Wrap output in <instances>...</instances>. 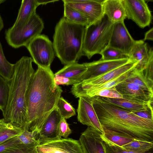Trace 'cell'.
I'll return each instance as SVG.
<instances>
[{
    "label": "cell",
    "instance_id": "1",
    "mask_svg": "<svg viewBox=\"0 0 153 153\" xmlns=\"http://www.w3.org/2000/svg\"><path fill=\"white\" fill-rule=\"evenodd\" d=\"M50 69L38 66L31 80L26 96L27 130L38 133L63 91Z\"/></svg>",
    "mask_w": 153,
    "mask_h": 153
},
{
    "label": "cell",
    "instance_id": "2",
    "mask_svg": "<svg viewBox=\"0 0 153 153\" xmlns=\"http://www.w3.org/2000/svg\"><path fill=\"white\" fill-rule=\"evenodd\" d=\"M93 97V106L102 128L128 134L136 140L153 142V120L106 103L98 96Z\"/></svg>",
    "mask_w": 153,
    "mask_h": 153
},
{
    "label": "cell",
    "instance_id": "3",
    "mask_svg": "<svg viewBox=\"0 0 153 153\" xmlns=\"http://www.w3.org/2000/svg\"><path fill=\"white\" fill-rule=\"evenodd\" d=\"M31 57L23 56L14 64L11 78L7 81L9 94L7 106L3 114L7 122L23 130H27L26 96L35 71Z\"/></svg>",
    "mask_w": 153,
    "mask_h": 153
},
{
    "label": "cell",
    "instance_id": "4",
    "mask_svg": "<svg viewBox=\"0 0 153 153\" xmlns=\"http://www.w3.org/2000/svg\"><path fill=\"white\" fill-rule=\"evenodd\" d=\"M85 27L70 22L63 16L57 23L53 44L55 55L62 64L77 62L83 56Z\"/></svg>",
    "mask_w": 153,
    "mask_h": 153
},
{
    "label": "cell",
    "instance_id": "5",
    "mask_svg": "<svg viewBox=\"0 0 153 153\" xmlns=\"http://www.w3.org/2000/svg\"><path fill=\"white\" fill-rule=\"evenodd\" d=\"M113 25L104 15L99 21L85 27L83 56L90 59L95 54H100L108 45Z\"/></svg>",
    "mask_w": 153,
    "mask_h": 153
},
{
    "label": "cell",
    "instance_id": "6",
    "mask_svg": "<svg viewBox=\"0 0 153 153\" xmlns=\"http://www.w3.org/2000/svg\"><path fill=\"white\" fill-rule=\"evenodd\" d=\"M44 28L42 20L36 13L22 29L17 31L7 30L5 38L8 45L13 48L26 47L33 39L41 34Z\"/></svg>",
    "mask_w": 153,
    "mask_h": 153
},
{
    "label": "cell",
    "instance_id": "7",
    "mask_svg": "<svg viewBox=\"0 0 153 153\" xmlns=\"http://www.w3.org/2000/svg\"><path fill=\"white\" fill-rule=\"evenodd\" d=\"M38 66L50 69L55 58L53 43L48 37L40 34L33 39L26 47Z\"/></svg>",
    "mask_w": 153,
    "mask_h": 153
},
{
    "label": "cell",
    "instance_id": "8",
    "mask_svg": "<svg viewBox=\"0 0 153 153\" xmlns=\"http://www.w3.org/2000/svg\"><path fill=\"white\" fill-rule=\"evenodd\" d=\"M37 153H83L79 140L58 136L51 139L38 140Z\"/></svg>",
    "mask_w": 153,
    "mask_h": 153
},
{
    "label": "cell",
    "instance_id": "9",
    "mask_svg": "<svg viewBox=\"0 0 153 153\" xmlns=\"http://www.w3.org/2000/svg\"><path fill=\"white\" fill-rule=\"evenodd\" d=\"M126 18L143 28L150 25L152 19L151 12L144 0H122Z\"/></svg>",
    "mask_w": 153,
    "mask_h": 153
},
{
    "label": "cell",
    "instance_id": "10",
    "mask_svg": "<svg viewBox=\"0 0 153 153\" xmlns=\"http://www.w3.org/2000/svg\"><path fill=\"white\" fill-rule=\"evenodd\" d=\"M135 42L128 30L124 22L113 24L108 46L121 51L128 56Z\"/></svg>",
    "mask_w": 153,
    "mask_h": 153
},
{
    "label": "cell",
    "instance_id": "11",
    "mask_svg": "<svg viewBox=\"0 0 153 153\" xmlns=\"http://www.w3.org/2000/svg\"><path fill=\"white\" fill-rule=\"evenodd\" d=\"M79 98L77 109L78 121L102 134L103 129L93 106V97L82 96Z\"/></svg>",
    "mask_w": 153,
    "mask_h": 153
},
{
    "label": "cell",
    "instance_id": "12",
    "mask_svg": "<svg viewBox=\"0 0 153 153\" xmlns=\"http://www.w3.org/2000/svg\"><path fill=\"white\" fill-rule=\"evenodd\" d=\"M104 0H63L70 6L78 10L88 19L89 25L101 19L104 16L102 3Z\"/></svg>",
    "mask_w": 153,
    "mask_h": 153
},
{
    "label": "cell",
    "instance_id": "13",
    "mask_svg": "<svg viewBox=\"0 0 153 153\" xmlns=\"http://www.w3.org/2000/svg\"><path fill=\"white\" fill-rule=\"evenodd\" d=\"M129 60V58L113 60L100 59L91 62L84 63L87 70L80 78L79 82L91 80L104 74L127 63Z\"/></svg>",
    "mask_w": 153,
    "mask_h": 153
},
{
    "label": "cell",
    "instance_id": "14",
    "mask_svg": "<svg viewBox=\"0 0 153 153\" xmlns=\"http://www.w3.org/2000/svg\"><path fill=\"white\" fill-rule=\"evenodd\" d=\"M87 70L84 63L76 62L65 65L54 74L55 82L58 85H73L79 82Z\"/></svg>",
    "mask_w": 153,
    "mask_h": 153
},
{
    "label": "cell",
    "instance_id": "15",
    "mask_svg": "<svg viewBox=\"0 0 153 153\" xmlns=\"http://www.w3.org/2000/svg\"><path fill=\"white\" fill-rule=\"evenodd\" d=\"M101 134L89 126L81 133L79 141L83 153H106Z\"/></svg>",
    "mask_w": 153,
    "mask_h": 153
},
{
    "label": "cell",
    "instance_id": "16",
    "mask_svg": "<svg viewBox=\"0 0 153 153\" xmlns=\"http://www.w3.org/2000/svg\"><path fill=\"white\" fill-rule=\"evenodd\" d=\"M115 88L123 98L146 102L153 101V93L133 82L126 80Z\"/></svg>",
    "mask_w": 153,
    "mask_h": 153
},
{
    "label": "cell",
    "instance_id": "17",
    "mask_svg": "<svg viewBox=\"0 0 153 153\" xmlns=\"http://www.w3.org/2000/svg\"><path fill=\"white\" fill-rule=\"evenodd\" d=\"M128 57L130 60L137 62L134 67L137 70L143 71L153 59V49H149L147 44L143 40H135Z\"/></svg>",
    "mask_w": 153,
    "mask_h": 153
},
{
    "label": "cell",
    "instance_id": "18",
    "mask_svg": "<svg viewBox=\"0 0 153 153\" xmlns=\"http://www.w3.org/2000/svg\"><path fill=\"white\" fill-rule=\"evenodd\" d=\"M137 62L130 60L127 63L104 74L93 79L77 83L80 85L87 86L98 85L114 80L134 68Z\"/></svg>",
    "mask_w": 153,
    "mask_h": 153
},
{
    "label": "cell",
    "instance_id": "19",
    "mask_svg": "<svg viewBox=\"0 0 153 153\" xmlns=\"http://www.w3.org/2000/svg\"><path fill=\"white\" fill-rule=\"evenodd\" d=\"M39 6L36 0H22L16 20L13 26L8 29L17 31L23 28L36 13V9Z\"/></svg>",
    "mask_w": 153,
    "mask_h": 153
},
{
    "label": "cell",
    "instance_id": "20",
    "mask_svg": "<svg viewBox=\"0 0 153 153\" xmlns=\"http://www.w3.org/2000/svg\"><path fill=\"white\" fill-rule=\"evenodd\" d=\"M62 117L56 107L48 115L40 129L37 139L55 138L58 135V126Z\"/></svg>",
    "mask_w": 153,
    "mask_h": 153
},
{
    "label": "cell",
    "instance_id": "21",
    "mask_svg": "<svg viewBox=\"0 0 153 153\" xmlns=\"http://www.w3.org/2000/svg\"><path fill=\"white\" fill-rule=\"evenodd\" d=\"M98 97L106 103L132 113L145 110L153 106V101L146 102L124 98H115Z\"/></svg>",
    "mask_w": 153,
    "mask_h": 153
},
{
    "label": "cell",
    "instance_id": "22",
    "mask_svg": "<svg viewBox=\"0 0 153 153\" xmlns=\"http://www.w3.org/2000/svg\"><path fill=\"white\" fill-rule=\"evenodd\" d=\"M102 7L104 15L113 24L124 22L126 18L122 0H104Z\"/></svg>",
    "mask_w": 153,
    "mask_h": 153
},
{
    "label": "cell",
    "instance_id": "23",
    "mask_svg": "<svg viewBox=\"0 0 153 153\" xmlns=\"http://www.w3.org/2000/svg\"><path fill=\"white\" fill-rule=\"evenodd\" d=\"M134 67L131 71L126 81L134 83L153 93V76L143 70L137 71Z\"/></svg>",
    "mask_w": 153,
    "mask_h": 153
},
{
    "label": "cell",
    "instance_id": "24",
    "mask_svg": "<svg viewBox=\"0 0 153 153\" xmlns=\"http://www.w3.org/2000/svg\"><path fill=\"white\" fill-rule=\"evenodd\" d=\"M64 16L70 22L86 27L89 25L88 19L78 10L64 3Z\"/></svg>",
    "mask_w": 153,
    "mask_h": 153
},
{
    "label": "cell",
    "instance_id": "25",
    "mask_svg": "<svg viewBox=\"0 0 153 153\" xmlns=\"http://www.w3.org/2000/svg\"><path fill=\"white\" fill-rule=\"evenodd\" d=\"M21 128L0 119V144L14 137L18 136L23 132Z\"/></svg>",
    "mask_w": 153,
    "mask_h": 153
},
{
    "label": "cell",
    "instance_id": "26",
    "mask_svg": "<svg viewBox=\"0 0 153 153\" xmlns=\"http://www.w3.org/2000/svg\"><path fill=\"white\" fill-rule=\"evenodd\" d=\"M102 135L108 140L122 147L124 145L134 141L135 139L128 134L120 133L103 128Z\"/></svg>",
    "mask_w": 153,
    "mask_h": 153
},
{
    "label": "cell",
    "instance_id": "27",
    "mask_svg": "<svg viewBox=\"0 0 153 153\" xmlns=\"http://www.w3.org/2000/svg\"><path fill=\"white\" fill-rule=\"evenodd\" d=\"M14 64H12L6 59L0 42V75L7 81L12 78L14 72Z\"/></svg>",
    "mask_w": 153,
    "mask_h": 153
},
{
    "label": "cell",
    "instance_id": "28",
    "mask_svg": "<svg viewBox=\"0 0 153 153\" xmlns=\"http://www.w3.org/2000/svg\"><path fill=\"white\" fill-rule=\"evenodd\" d=\"M106 153H153V149L141 151H133L126 149L108 140L102 135Z\"/></svg>",
    "mask_w": 153,
    "mask_h": 153
},
{
    "label": "cell",
    "instance_id": "29",
    "mask_svg": "<svg viewBox=\"0 0 153 153\" xmlns=\"http://www.w3.org/2000/svg\"><path fill=\"white\" fill-rule=\"evenodd\" d=\"M62 118L67 119L76 114L75 110L62 97L59 98L56 106Z\"/></svg>",
    "mask_w": 153,
    "mask_h": 153
},
{
    "label": "cell",
    "instance_id": "30",
    "mask_svg": "<svg viewBox=\"0 0 153 153\" xmlns=\"http://www.w3.org/2000/svg\"><path fill=\"white\" fill-rule=\"evenodd\" d=\"M100 59L106 60H113L129 58L128 56L121 51L108 45L100 53Z\"/></svg>",
    "mask_w": 153,
    "mask_h": 153
},
{
    "label": "cell",
    "instance_id": "31",
    "mask_svg": "<svg viewBox=\"0 0 153 153\" xmlns=\"http://www.w3.org/2000/svg\"><path fill=\"white\" fill-rule=\"evenodd\" d=\"M124 149L133 151H141L153 149V142L134 140V141L124 145Z\"/></svg>",
    "mask_w": 153,
    "mask_h": 153
},
{
    "label": "cell",
    "instance_id": "32",
    "mask_svg": "<svg viewBox=\"0 0 153 153\" xmlns=\"http://www.w3.org/2000/svg\"><path fill=\"white\" fill-rule=\"evenodd\" d=\"M9 91L7 81L0 75V109L3 114L7 106Z\"/></svg>",
    "mask_w": 153,
    "mask_h": 153
},
{
    "label": "cell",
    "instance_id": "33",
    "mask_svg": "<svg viewBox=\"0 0 153 153\" xmlns=\"http://www.w3.org/2000/svg\"><path fill=\"white\" fill-rule=\"evenodd\" d=\"M37 144H25L20 143L1 153H37Z\"/></svg>",
    "mask_w": 153,
    "mask_h": 153
},
{
    "label": "cell",
    "instance_id": "34",
    "mask_svg": "<svg viewBox=\"0 0 153 153\" xmlns=\"http://www.w3.org/2000/svg\"><path fill=\"white\" fill-rule=\"evenodd\" d=\"M37 133L35 131L23 130V132L18 137L21 143L25 144H36L38 145Z\"/></svg>",
    "mask_w": 153,
    "mask_h": 153
},
{
    "label": "cell",
    "instance_id": "35",
    "mask_svg": "<svg viewBox=\"0 0 153 153\" xmlns=\"http://www.w3.org/2000/svg\"><path fill=\"white\" fill-rule=\"evenodd\" d=\"M94 96L110 98H123L122 95L116 90L115 86L100 90L94 94L91 97Z\"/></svg>",
    "mask_w": 153,
    "mask_h": 153
},
{
    "label": "cell",
    "instance_id": "36",
    "mask_svg": "<svg viewBox=\"0 0 153 153\" xmlns=\"http://www.w3.org/2000/svg\"><path fill=\"white\" fill-rule=\"evenodd\" d=\"M58 135L63 138H68L71 133L72 131L70 128L66 119L62 118L58 126Z\"/></svg>",
    "mask_w": 153,
    "mask_h": 153
},
{
    "label": "cell",
    "instance_id": "37",
    "mask_svg": "<svg viewBox=\"0 0 153 153\" xmlns=\"http://www.w3.org/2000/svg\"><path fill=\"white\" fill-rule=\"evenodd\" d=\"M20 143H21L18 136L9 139L0 144V153Z\"/></svg>",
    "mask_w": 153,
    "mask_h": 153
},
{
    "label": "cell",
    "instance_id": "38",
    "mask_svg": "<svg viewBox=\"0 0 153 153\" xmlns=\"http://www.w3.org/2000/svg\"><path fill=\"white\" fill-rule=\"evenodd\" d=\"M137 115L147 119L153 120V106L147 109L133 113Z\"/></svg>",
    "mask_w": 153,
    "mask_h": 153
},
{
    "label": "cell",
    "instance_id": "39",
    "mask_svg": "<svg viewBox=\"0 0 153 153\" xmlns=\"http://www.w3.org/2000/svg\"><path fill=\"white\" fill-rule=\"evenodd\" d=\"M144 41L148 40L153 41V28L152 27L145 34L143 40Z\"/></svg>",
    "mask_w": 153,
    "mask_h": 153
},
{
    "label": "cell",
    "instance_id": "40",
    "mask_svg": "<svg viewBox=\"0 0 153 153\" xmlns=\"http://www.w3.org/2000/svg\"><path fill=\"white\" fill-rule=\"evenodd\" d=\"M39 5H45L49 3H53L58 0H36Z\"/></svg>",
    "mask_w": 153,
    "mask_h": 153
},
{
    "label": "cell",
    "instance_id": "41",
    "mask_svg": "<svg viewBox=\"0 0 153 153\" xmlns=\"http://www.w3.org/2000/svg\"><path fill=\"white\" fill-rule=\"evenodd\" d=\"M4 26L3 22L0 15V32L3 28Z\"/></svg>",
    "mask_w": 153,
    "mask_h": 153
},
{
    "label": "cell",
    "instance_id": "42",
    "mask_svg": "<svg viewBox=\"0 0 153 153\" xmlns=\"http://www.w3.org/2000/svg\"><path fill=\"white\" fill-rule=\"evenodd\" d=\"M5 1V0H0V4Z\"/></svg>",
    "mask_w": 153,
    "mask_h": 153
}]
</instances>
